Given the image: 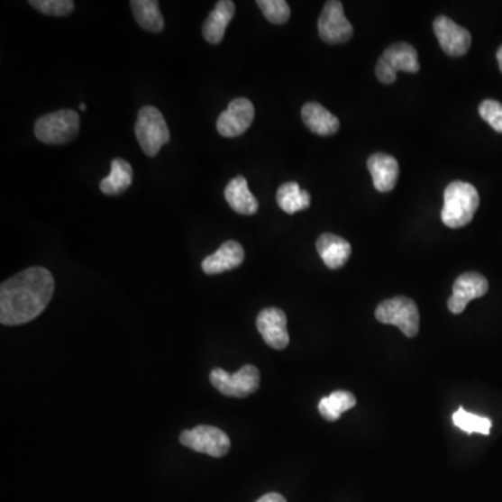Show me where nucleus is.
Listing matches in <instances>:
<instances>
[{
    "label": "nucleus",
    "instance_id": "26",
    "mask_svg": "<svg viewBox=\"0 0 502 502\" xmlns=\"http://www.w3.org/2000/svg\"><path fill=\"white\" fill-rule=\"evenodd\" d=\"M30 5L45 16L65 17L75 10L71 0H30Z\"/></svg>",
    "mask_w": 502,
    "mask_h": 502
},
{
    "label": "nucleus",
    "instance_id": "18",
    "mask_svg": "<svg viewBox=\"0 0 502 502\" xmlns=\"http://www.w3.org/2000/svg\"><path fill=\"white\" fill-rule=\"evenodd\" d=\"M302 119L306 127L318 136H333L341 126L338 117L324 108L318 102H307L303 106Z\"/></svg>",
    "mask_w": 502,
    "mask_h": 502
},
{
    "label": "nucleus",
    "instance_id": "7",
    "mask_svg": "<svg viewBox=\"0 0 502 502\" xmlns=\"http://www.w3.org/2000/svg\"><path fill=\"white\" fill-rule=\"evenodd\" d=\"M210 381L225 397H247L259 389L260 371L253 364H246L233 374L216 367L211 371Z\"/></svg>",
    "mask_w": 502,
    "mask_h": 502
},
{
    "label": "nucleus",
    "instance_id": "24",
    "mask_svg": "<svg viewBox=\"0 0 502 502\" xmlns=\"http://www.w3.org/2000/svg\"><path fill=\"white\" fill-rule=\"evenodd\" d=\"M452 422L456 427L461 428L462 432L468 433V434L479 433V434L488 435L490 434L491 425H493L488 417H481L473 415V413L466 412L463 407H460L453 413Z\"/></svg>",
    "mask_w": 502,
    "mask_h": 502
},
{
    "label": "nucleus",
    "instance_id": "12",
    "mask_svg": "<svg viewBox=\"0 0 502 502\" xmlns=\"http://www.w3.org/2000/svg\"><path fill=\"white\" fill-rule=\"evenodd\" d=\"M434 34L440 42L441 50L447 55L463 56L470 50L471 35L466 28L456 24L453 20L447 16H438L434 20Z\"/></svg>",
    "mask_w": 502,
    "mask_h": 502
},
{
    "label": "nucleus",
    "instance_id": "1",
    "mask_svg": "<svg viewBox=\"0 0 502 502\" xmlns=\"http://www.w3.org/2000/svg\"><path fill=\"white\" fill-rule=\"evenodd\" d=\"M53 292V275L42 267H32L9 278L0 287V323L22 325L35 320L50 305Z\"/></svg>",
    "mask_w": 502,
    "mask_h": 502
},
{
    "label": "nucleus",
    "instance_id": "28",
    "mask_svg": "<svg viewBox=\"0 0 502 502\" xmlns=\"http://www.w3.org/2000/svg\"><path fill=\"white\" fill-rule=\"evenodd\" d=\"M257 502H287L284 496L278 493H269L262 496Z\"/></svg>",
    "mask_w": 502,
    "mask_h": 502
},
{
    "label": "nucleus",
    "instance_id": "19",
    "mask_svg": "<svg viewBox=\"0 0 502 502\" xmlns=\"http://www.w3.org/2000/svg\"><path fill=\"white\" fill-rule=\"evenodd\" d=\"M225 198L234 213L241 215H254L259 211V201L251 195L246 178L236 176L225 188Z\"/></svg>",
    "mask_w": 502,
    "mask_h": 502
},
{
    "label": "nucleus",
    "instance_id": "29",
    "mask_svg": "<svg viewBox=\"0 0 502 502\" xmlns=\"http://www.w3.org/2000/svg\"><path fill=\"white\" fill-rule=\"evenodd\" d=\"M497 60H498L499 70L502 71V47L497 50Z\"/></svg>",
    "mask_w": 502,
    "mask_h": 502
},
{
    "label": "nucleus",
    "instance_id": "6",
    "mask_svg": "<svg viewBox=\"0 0 502 502\" xmlns=\"http://www.w3.org/2000/svg\"><path fill=\"white\" fill-rule=\"evenodd\" d=\"M420 70L417 50L410 43L397 42L387 48L376 66L377 78L382 84L397 80V71L417 73Z\"/></svg>",
    "mask_w": 502,
    "mask_h": 502
},
{
    "label": "nucleus",
    "instance_id": "20",
    "mask_svg": "<svg viewBox=\"0 0 502 502\" xmlns=\"http://www.w3.org/2000/svg\"><path fill=\"white\" fill-rule=\"evenodd\" d=\"M132 182V168L129 162L116 158L112 160L111 173L99 183V188L106 196H119L130 187Z\"/></svg>",
    "mask_w": 502,
    "mask_h": 502
},
{
    "label": "nucleus",
    "instance_id": "5",
    "mask_svg": "<svg viewBox=\"0 0 502 502\" xmlns=\"http://www.w3.org/2000/svg\"><path fill=\"white\" fill-rule=\"evenodd\" d=\"M376 318L379 323L399 328L407 338H415L419 333V310L416 303L409 297H397L379 303L376 308Z\"/></svg>",
    "mask_w": 502,
    "mask_h": 502
},
{
    "label": "nucleus",
    "instance_id": "30",
    "mask_svg": "<svg viewBox=\"0 0 502 502\" xmlns=\"http://www.w3.org/2000/svg\"><path fill=\"white\" fill-rule=\"evenodd\" d=\"M80 109H81V111H87L86 104H80Z\"/></svg>",
    "mask_w": 502,
    "mask_h": 502
},
{
    "label": "nucleus",
    "instance_id": "8",
    "mask_svg": "<svg viewBox=\"0 0 502 502\" xmlns=\"http://www.w3.org/2000/svg\"><path fill=\"white\" fill-rule=\"evenodd\" d=\"M180 444L214 458H223L231 450V440L226 433L213 425H197L185 430L180 434Z\"/></svg>",
    "mask_w": 502,
    "mask_h": 502
},
{
    "label": "nucleus",
    "instance_id": "3",
    "mask_svg": "<svg viewBox=\"0 0 502 502\" xmlns=\"http://www.w3.org/2000/svg\"><path fill=\"white\" fill-rule=\"evenodd\" d=\"M80 116L73 109H62L43 114L35 123V137L43 144H68L78 137Z\"/></svg>",
    "mask_w": 502,
    "mask_h": 502
},
{
    "label": "nucleus",
    "instance_id": "13",
    "mask_svg": "<svg viewBox=\"0 0 502 502\" xmlns=\"http://www.w3.org/2000/svg\"><path fill=\"white\" fill-rule=\"evenodd\" d=\"M287 324V315L280 308H264L257 315V330L260 335L267 345L277 351H282L289 345Z\"/></svg>",
    "mask_w": 502,
    "mask_h": 502
},
{
    "label": "nucleus",
    "instance_id": "14",
    "mask_svg": "<svg viewBox=\"0 0 502 502\" xmlns=\"http://www.w3.org/2000/svg\"><path fill=\"white\" fill-rule=\"evenodd\" d=\"M244 250L236 241H228L215 253L204 259L201 269L206 275L224 274L243 264Z\"/></svg>",
    "mask_w": 502,
    "mask_h": 502
},
{
    "label": "nucleus",
    "instance_id": "17",
    "mask_svg": "<svg viewBox=\"0 0 502 502\" xmlns=\"http://www.w3.org/2000/svg\"><path fill=\"white\" fill-rule=\"evenodd\" d=\"M317 251L330 269H342L351 259V246L348 241L333 233H323L317 239Z\"/></svg>",
    "mask_w": 502,
    "mask_h": 502
},
{
    "label": "nucleus",
    "instance_id": "2",
    "mask_svg": "<svg viewBox=\"0 0 502 502\" xmlns=\"http://www.w3.org/2000/svg\"><path fill=\"white\" fill-rule=\"evenodd\" d=\"M480 197L475 186L466 182H452L444 191V206L441 211V219L451 229H460L468 225L476 211Z\"/></svg>",
    "mask_w": 502,
    "mask_h": 502
},
{
    "label": "nucleus",
    "instance_id": "9",
    "mask_svg": "<svg viewBox=\"0 0 502 502\" xmlns=\"http://www.w3.org/2000/svg\"><path fill=\"white\" fill-rule=\"evenodd\" d=\"M318 34L327 43L348 42L353 37V27L346 19L343 5L338 0H330L318 17Z\"/></svg>",
    "mask_w": 502,
    "mask_h": 502
},
{
    "label": "nucleus",
    "instance_id": "4",
    "mask_svg": "<svg viewBox=\"0 0 502 502\" xmlns=\"http://www.w3.org/2000/svg\"><path fill=\"white\" fill-rule=\"evenodd\" d=\"M136 137L142 151L149 157H155L162 149V145L169 142L170 132L164 114L155 106L147 105L140 109L137 117Z\"/></svg>",
    "mask_w": 502,
    "mask_h": 502
},
{
    "label": "nucleus",
    "instance_id": "15",
    "mask_svg": "<svg viewBox=\"0 0 502 502\" xmlns=\"http://www.w3.org/2000/svg\"><path fill=\"white\" fill-rule=\"evenodd\" d=\"M367 168L370 170L374 187L377 190L381 193L394 190L399 178V165L392 155L377 152L367 160Z\"/></svg>",
    "mask_w": 502,
    "mask_h": 502
},
{
    "label": "nucleus",
    "instance_id": "22",
    "mask_svg": "<svg viewBox=\"0 0 502 502\" xmlns=\"http://www.w3.org/2000/svg\"><path fill=\"white\" fill-rule=\"evenodd\" d=\"M132 14L145 32H160L164 30L165 20L157 0H132Z\"/></svg>",
    "mask_w": 502,
    "mask_h": 502
},
{
    "label": "nucleus",
    "instance_id": "23",
    "mask_svg": "<svg viewBox=\"0 0 502 502\" xmlns=\"http://www.w3.org/2000/svg\"><path fill=\"white\" fill-rule=\"evenodd\" d=\"M356 406V397L349 391H335L323 397L318 404V412L328 422H336L342 413Z\"/></svg>",
    "mask_w": 502,
    "mask_h": 502
},
{
    "label": "nucleus",
    "instance_id": "25",
    "mask_svg": "<svg viewBox=\"0 0 502 502\" xmlns=\"http://www.w3.org/2000/svg\"><path fill=\"white\" fill-rule=\"evenodd\" d=\"M257 6L272 24L280 25L289 22L290 7L285 0H259Z\"/></svg>",
    "mask_w": 502,
    "mask_h": 502
},
{
    "label": "nucleus",
    "instance_id": "21",
    "mask_svg": "<svg viewBox=\"0 0 502 502\" xmlns=\"http://www.w3.org/2000/svg\"><path fill=\"white\" fill-rule=\"evenodd\" d=\"M277 203L280 210L293 215L299 211L307 210L312 203L310 193L302 190L297 182L284 183L277 191Z\"/></svg>",
    "mask_w": 502,
    "mask_h": 502
},
{
    "label": "nucleus",
    "instance_id": "10",
    "mask_svg": "<svg viewBox=\"0 0 502 502\" xmlns=\"http://www.w3.org/2000/svg\"><path fill=\"white\" fill-rule=\"evenodd\" d=\"M254 121V105L247 98H236L229 104L226 111L219 114L216 129L226 139H234L247 132Z\"/></svg>",
    "mask_w": 502,
    "mask_h": 502
},
{
    "label": "nucleus",
    "instance_id": "16",
    "mask_svg": "<svg viewBox=\"0 0 502 502\" xmlns=\"http://www.w3.org/2000/svg\"><path fill=\"white\" fill-rule=\"evenodd\" d=\"M234 10L236 7L232 0H221L215 5L203 25V35L206 42L213 45L223 42L226 27L233 19Z\"/></svg>",
    "mask_w": 502,
    "mask_h": 502
},
{
    "label": "nucleus",
    "instance_id": "11",
    "mask_svg": "<svg viewBox=\"0 0 502 502\" xmlns=\"http://www.w3.org/2000/svg\"><path fill=\"white\" fill-rule=\"evenodd\" d=\"M488 292V280L479 272H465L456 278L452 287V297L448 300V308L453 315L465 312L471 300L483 297Z\"/></svg>",
    "mask_w": 502,
    "mask_h": 502
},
{
    "label": "nucleus",
    "instance_id": "27",
    "mask_svg": "<svg viewBox=\"0 0 502 502\" xmlns=\"http://www.w3.org/2000/svg\"><path fill=\"white\" fill-rule=\"evenodd\" d=\"M479 114L483 121L490 124L496 132H502V104L494 99H486L479 106Z\"/></svg>",
    "mask_w": 502,
    "mask_h": 502
}]
</instances>
